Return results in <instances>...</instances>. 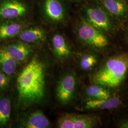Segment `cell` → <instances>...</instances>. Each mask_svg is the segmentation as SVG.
I'll use <instances>...</instances> for the list:
<instances>
[{
	"label": "cell",
	"mask_w": 128,
	"mask_h": 128,
	"mask_svg": "<svg viewBox=\"0 0 128 128\" xmlns=\"http://www.w3.org/2000/svg\"><path fill=\"white\" fill-rule=\"evenodd\" d=\"M127 21H128V20ZM127 36H128V32H127Z\"/></svg>",
	"instance_id": "obj_22"
},
{
	"label": "cell",
	"mask_w": 128,
	"mask_h": 128,
	"mask_svg": "<svg viewBox=\"0 0 128 128\" xmlns=\"http://www.w3.org/2000/svg\"><path fill=\"white\" fill-rule=\"evenodd\" d=\"M54 50L56 55L61 58L68 57L71 50L64 38L60 34H56L52 39Z\"/></svg>",
	"instance_id": "obj_12"
},
{
	"label": "cell",
	"mask_w": 128,
	"mask_h": 128,
	"mask_svg": "<svg viewBox=\"0 0 128 128\" xmlns=\"http://www.w3.org/2000/svg\"><path fill=\"white\" fill-rule=\"evenodd\" d=\"M83 12L84 19L106 34L114 30L116 24L98 0L86 6Z\"/></svg>",
	"instance_id": "obj_3"
},
{
	"label": "cell",
	"mask_w": 128,
	"mask_h": 128,
	"mask_svg": "<svg viewBox=\"0 0 128 128\" xmlns=\"http://www.w3.org/2000/svg\"><path fill=\"white\" fill-rule=\"evenodd\" d=\"M22 26L17 23L4 24L0 26V39L5 40L15 37L21 32Z\"/></svg>",
	"instance_id": "obj_16"
},
{
	"label": "cell",
	"mask_w": 128,
	"mask_h": 128,
	"mask_svg": "<svg viewBox=\"0 0 128 128\" xmlns=\"http://www.w3.org/2000/svg\"><path fill=\"white\" fill-rule=\"evenodd\" d=\"M27 7L18 0H6L0 4V17L10 19L21 17L27 12Z\"/></svg>",
	"instance_id": "obj_7"
},
{
	"label": "cell",
	"mask_w": 128,
	"mask_h": 128,
	"mask_svg": "<svg viewBox=\"0 0 128 128\" xmlns=\"http://www.w3.org/2000/svg\"><path fill=\"white\" fill-rule=\"evenodd\" d=\"M120 128H128V120L122 122L120 125Z\"/></svg>",
	"instance_id": "obj_21"
},
{
	"label": "cell",
	"mask_w": 128,
	"mask_h": 128,
	"mask_svg": "<svg viewBox=\"0 0 128 128\" xmlns=\"http://www.w3.org/2000/svg\"><path fill=\"white\" fill-rule=\"evenodd\" d=\"M5 50L16 61H23L26 60L31 52L29 46L24 43L10 45Z\"/></svg>",
	"instance_id": "obj_11"
},
{
	"label": "cell",
	"mask_w": 128,
	"mask_h": 128,
	"mask_svg": "<svg viewBox=\"0 0 128 128\" xmlns=\"http://www.w3.org/2000/svg\"><path fill=\"white\" fill-rule=\"evenodd\" d=\"M9 81V78L6 74L0 73V88L6 86L8 84Z\"/></svg>",
	"instance_id": "obj_20"
},
{
	"label": "cell",
	"mask_w": 128,
	"mask_h": 128,
	"mask_svg": "<svg viewBox=\"0 0 128 128\" xmlns=\"http://www.w3.org/2000/svg\"><path fill=\"white\" fill-rule=\"evenodd\" d=\"M44 9L46 15L51 20L59 22L64 19V7L58 0H45Z\"/></svg>",
	"instance_id": "obj_8"
},
{
	"label": "cell",
	"mask_w": 128,
	"mask_h": 128,
	"mask_svg": "<svg viewBox=\"0 0 128 128\" xmlns=\"http://www.w3.org/2000/svg\"><path fill=\"white\" fill-rule=\"evenodd\" d=\"M117 24L128 20V0H98Z\"/></svg>",
	"instance_id": "obj_5"
},
{
	"label": "cell",
	"mask_w": 128,
	"mask_h": 128,
	"mask_svg": "<svg viewBox=\"0 0 128 128\" xmlns=\"http://www.w3.org/2000/svg\"><path fill=\"white\" fill-rule=\"evenodd\" d=\"M73 128H91L96 124V119L91 116L84 115L69 114Z\"/></svg>",
	"instance_id": "obj_15"
},
{
	"label": "cell",
	"mask_w": 128,
	"mask_h": 128,
	"mask_svg": "<svg viewBox=\"0 0 128 128\" xmlns=\"http://www.w3.org/2000/svg\"><path fill=\"white\" fill-rule=\"evenodd\" d=\"M45 73L43 63L34 58L23 69L17 79L20 104L28 105L40 102L45 92Z\"/></svg>",
	"instance_id": "obj_1"
},
{
	"label": "cell",
	"mask_w": 128,
	"mask_h": 128,
	"mask_svg": "<svg viewBox=\"0 0 128 128\" xmlns=\"http://www.w3.org/2000/svg\"><path fill=\"white\" fill-rule=\"evenodd\" d=\"M128 70V54L117 55L108 60L94 74L93 81L102 86L117 87L123 81Z\"/></svg>",
	"instance_id": "obj_2"
},
{
	"label": "cell",
	"mask_w": 128,
	"mask_h": 128,
	"mask_svg": "<svg viewBox=\"0 0 128 128\" xmlns=\"http://www.w3.org/2000/svg\"><path fill=\"white\" fill-rule=\"evenodd\" d=\"M16 62L6 50L0 49V65L6 74L14 73L17 66Z\"/></svg>",
	"instance_id": "obj_14"
},
{
	"label": "cell",
	"mask_w": 128,
	"mask_h": 128,
	"mask_svg": "<svg viewBox=\"0 0 128 128\" xmlns=\"http://www.w3.org/2000/svg\"><path fill=\"white\" fill-rule=\"evenodd\" d=\"M97 62L96 57L94 55H84L80 61V66L84 70H88L94 67Z\"/></svg>",
	"instance_id": "obj_19"
},
{
	"label": "cell",
	"mask_w": 128,
	"mask_h": 128,
	"mask_svg": "<svg viewBox=\"0 0 128 128\" xmlns=\"http://www.w3.org/2000/svg\"><path fill=\"white\" fill-rule=\"evenodd\" d=\"M121 104V101L118 97H110L108 99L89 100L86 104L88 109L110 110L117 108Z\"/></svg>",
	"instance_id": "obj_9"
},
{
	"label": "cell",
	"mask_w": 128,
	"mask_h": 128,
	"mask_svg": "<svg viewBox=\"0 0 128 128\" xmlns=\"http://www.w3.org/2000/svg\"><path fill=\"white\" fill-rule=\"evenodd\" d=\"M11 105L9 99L7 98L0 99V125H5L9 120Z\"/></svg>",
	"instance_id": "obj_18"
},
{
	"label": "cell",
	"mask_w": 128,
	"mask_h": 128,
	"mask_svg": "<svg viewBox=\"0 0 128 128\" xmlns=\"http://www.w3.org/2000/svg\"><path fill=\"white\" fill-rule=\"evenodd\" d=\"M87 96L94 99H108L111 97L110 92L100 85H92L86 91Z\"/></svg>",
	"instance_id": "obj_17"
},
{
	"label": "cell",
	"mask_w": 128,
	"mask_h": 128,
	"mask_svg": "<svg viewBox=\"0 0 128 128\" xmlns=\"http://www.w3.org/2000/svg\"><path fill=\"white\" fill-rule=\"evenodd\" d=\"M78 35L84 43L96 48H103L109 45V42L106 34L84 19H82L78 27Z\"/></svg>",
	"instance_id": "obj_4"
},
{
	"label": "cell",
	"mask_w": 128,
	"mask_h": 128,
	"mask_svg": "<svg viewBox=\"0 0 128 128\" xmlns=\"http://www.w3.org/2000/svg\"><path fill=\"white\" fill-rule=\"evenodd\" d=\"M50 122L40 111H36L30 114L23 123L26 128H46L49 127Z\"/></svg>",
	"instance_id": "obj_10"
},
{
	"label": "cell",
	"mask_w": 128,
	"mask_h": 128,
	"mask_svg": "<svg viewBox=\"0 0 128 128\" xmlns=\"http://www.w3.org/2000/svg\"><path fill=\"white\" fill-rule=\"evenodd\" d=\"M20 38L25 42H36L44 41L46 38L44 31L40 28H35L25 30L20 34Z\"/></svg>",
	"instance_id": "obj_13"
},
{
	"label": "cell",
	"mask_w": 128,
	"mask_h": 128,
	"mask_svg": "<svg viewBox=\"0 0 128 128\" xmlns=\"http://www.w3.org/2000/svg\"><path fill=\"white\" fill-rule=\"evenodd\" d=\"M76 87V80L74 76L68 74L62 78L56 89V96L62 104L69 102L73 97Z\"/></svg>",
	"instance_id": "obj_6"
}]
</instances>
